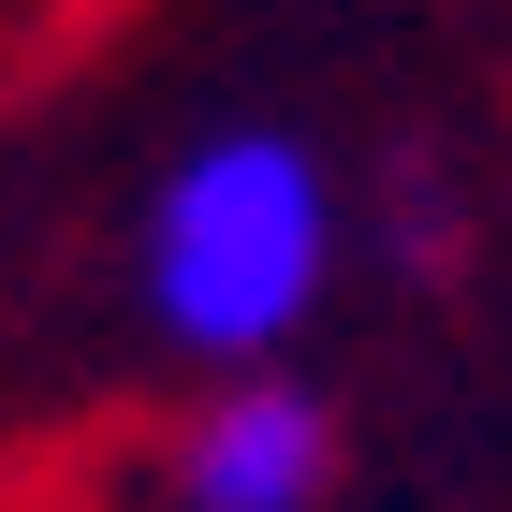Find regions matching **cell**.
I'll return each mask as SVG.
<instances>
[{
	"mask_svg": "<svg viewBox=\"0 0 512 512\" xmlns=\"http://www.w3.org/2000/svg\"><path fill=\"white\" fill-rule=\"evenodd\" d=\"M161 498L176 512H322L337 498V410L308 381L249 366V381H220L161 439Z\"/></svg>",
	"mask_w": 512,
	"mask_h": 512,
	"instance_id": "2",
	"label": "cell"
},
{
	"mask_svg": "<svg viewBox=\"0 0 512 512\" xmlns=\"http://www.w3.org/2000/svg\"><path fill=\"white\" fill-rule=\"evenodd\" d=\"M132 278H147V322L176 352H205L220 381L278 366V337L337 278V176H322V147H293V132H205L147 191Z\"/></svg>",
	"mask_w": 512,
	"mask_h": 512,
	"instance_id": "1",
	"label": "cell"
}]
</instances>
